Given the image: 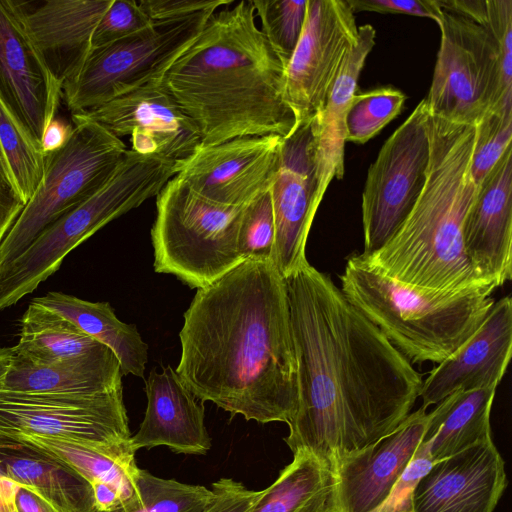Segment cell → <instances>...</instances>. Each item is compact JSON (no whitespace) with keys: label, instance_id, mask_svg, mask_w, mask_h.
<instances>
[{"label":"cell","instance_id":"6da1fadb","mask_svg":"<svg viewBox=\"0 0 512 512\" xmlns=\"http://www.w3.org/2000/svg\"><path fill=\"white\" fill-rule=\"evenodd\" d=\"M297 364V408L285 442L333 468L411 413L422 375L310 263L284 278Z\"/></svg>","mask_w":512,"mask_h":512},{"label":"cell","instance_id":"7a4b0ae2","mask_svg":"<svg viewBox=\"0 0 512 512\" xmlns=\"http://www.w3.org/2000/svg\"><path fill=\"white\" fill-rule=\"evenodd\" d=\"M179 333L175 371L201 401L258 423H289L297 364L284 278L272 261L245 260L197 289Z\"/></svg>","mask_w":512,"mask_h":512},{"label":"cell","instance_id":"3957f363","mask_svg":"<svg viewBox=\"0 0 512 512\" xmlns=\"http://www.w3.org/2000/svg\"><path fill=\"white\" fill-rule=\"evenodd\" d=\"M285 65L256 21L251 0L215 11L160 79L198 128L201 147L296 132L285 101Z\"/></svg>","mask_w":512,"mask_h":512},{"label":"cell","instance_id":"277c9868","mask_svg":"<svg viewBox=\"0 0 512 512\" xmlns=\"http://www.w3.org/2000/svg\"><path fill=\"white\" fill-rule=\"evenodd\" d=\"M430 157L422 192L412 211L379 250L359 255L366 266L434 296H455L486 286L466 255L463 225L478 186L471 175L476 125L428 113Z\"/></svg>","mask_w":512,"mask_h":512},{"label":"cell","instance_id":"5b68a950","mask_svg":"<svg viewBox=\"0 0 512 512\" xmlns=\"http://www.w3.org/2000/svg\"><path fill=\"white\" fill-rule=\"evenodd\" d=\"M347 300L411 363L439 364L459 350L483 323L492 290L434 296L375 272L359 255L340 276Z\"/></svg>","mask_w":512,"mask_h":512},{"label":"cell","instance_id":"8992f818","mask_svg":"<svg viewBox=\"0 0 512 512\" xmlns=\"http://www.w3.org/2000/svg\"><path fill=\"white\" fill-rule=\"evenodd\" d=\"M177 164L128 149L109 180L46 227L14 260L0 267V310L16 304L56 272L69 252L112 220L157 196Z\"/></svg>","mask_w":512,"mask_h":512},{"label":"cell","instance_id":"52a82bcc","mask_svg":"<svg viewBox=\"0 0 512 512\" xmlns=\"http://www.w3.org/2000/svg\"><path fill=\"white\" fill-rule=\"evenodd\" d=\"M438 1L441 42L424 99L428 113L477 125L487 112L512 111V52L483 21Z\"/></svg>","mask_w":512,"mask_h":512},{"label":"cell","instance_id":"ba28073f","mask_svg":"<svg viewBox=\"0 0 512 512\" xmlns=\"http://www.w3.org/2000/svg\"><path fill=\"white\" fill-rule=\"evenodd\" d=\"M245 206L210 201L175 175L156 196L154 271L200 289L232 270L243 262L237 238Z\"/></svg>","mask_w":512,"mask_h":512},{"label":"cell","instance_id":"9c48e42d","mask_svg":"<svg viewBox=\"0 0 512 512\" xmlns=\"http://www.w3.org/2000/svg\"><path fill=\"white\" fill-rule=\"evenodd\" d=\"M67 144L45 157L35 193L0 243V267L18 257L50 224L72 210L113 175L128 148L99 123L72 114Z\"/></svg>","mask_w":512,"mask_h":512},{"label":"cell","instance_id":"30bf717a","mask_svg":"<svg viewBox=\"0 0 512 512\" xmlns=\"http://www.w3.org/2000/svg\"><path fill=\"white\" fill-rule=\"evenodd\" d=\"M217 10L155 21L139 33L91 50L62 77L61 98L67 108L72 114L83 113L160 81Z\"/></svg>","mask_w":512,"mask_h":512},{"label":"cell","instance_id":"8fae6325","mask_svg":"<svg viewBox=\"0 0 512 512\" xmlns=\"http://www.w3.org/2000/svg\"><path fill=\"white\" fill-rule=\"evenodd\" d=\"M427 117L423 99L385 141L368 169L361 205L363 257L395 235L422 192L430 157Z\"/></svg>","mask_w":512,"mask_h":512},{"label":"cell","instance_id":"7c38bea8","mask_svg":"<svg viewBox=\"0 0 512 512\" xmlns=\"http://www.w3.org/2000/svg\"><path fill=\"white\" fill-rule=\"evenodd\" d=\"M28 433L98 449L130 442L123 390L97 395L0 392V435Z\"/></svg>","mask_w":512,"mask_h":512},{"label":"cell","instance_id":"4fadbf2b","mask_svg":"<svg viewBox=\"0 0 512 512\" xmlns=\"http://www.w3.org/2000/svg\"><path fill=\"white\" fill-rule=\"evenodd\" d=\"M358 37L348 0H307L296 48L286 66L284 97L296 131L322 109L344 57Z\"/></svg>","mask_w":512,"mask_h":512},{"label":"cell","instance_id":"5bb4252c","mask_svg":"<svg viewBox=\"0 0 512 512\" xmlns=\"http://www.w3.org/2000/svg\"><path fill=\"white\" fill-rule=\"evenodd\" d=\"M77 115L129 136L131 150L141 155L180 164L201 147L197 126L159 81Z\"/></svg>","mask_w":512,"mask_h":512},{"label":"cell","instance_id":"9a60e30c","mask_svg":"<svg viewBox=\"0 0 512 512\" xmlns=\"http://www.w3.org/2000/svg\"><path fill=\"white\" fill-rule=\"evenodd\" d=\"M283 142L277 135L247 136L200 147L178 164L176 176L210 201L245 206L270 189Z\"/></svg>","mask_w":512,"mask_h":512},{"label":"cell","instance_id":"2e32d148","mask_svg":"<svg viewBox=\"0 0 512 512\" xmlns=\"http://www.w3.org/2000/svg\"><path fill=\"white\" fill-rule=\"evenodd\" d=\"M25 5L0 0V90L40 144L62 99V81L30 34Z\"/></svg>","mask_w":512,"mask_h":512},{"label":"cell","instance_id":"e0dca14e","mask_svg":"<svg viewBox=\"0 0 512 512\" xmlns=\"http://www.w3.org/2000/svg\"><path fill=\"white\" fill-rule=\"evenodd\" d=\"M420 407L376 442L345 455L332 468L336 512H378L413 459L429 423Z\"/></svg>","mask_w":512,"mask_h":512},{"label":"cell","instance_id":"ac0fdd59","mask_svg":"<svg viewBox=\"0 0 512 512\" xmlns=\"http://www.w3.org/2000/svg\"><path fill=\"white\" fill-rule=\"evenodd\" d=\"M506 486L491 437L433 463L412 490L411 512H493Z\"/></svg>","mask_w":512,"mask_h":512},{"label":"cell","instance_id":"d6986e66","mask_svg":"<svg viewBox=\"0 0 512 512\" xmlns=\"http://www.w3.org/2000/svg\"><path fill=\"white\" fill-rule=\"evenodd\" d=\"M274 221L273 263L283 278L308 264L306 243L317 209L309 125L284 139L281 160L270 186Z\"/></svg>","mask_w":512,"mask_h":512},{"label":"cell","instance_id":"ffe728a7","mask_svg":"<svg viewBox=\"0 0 512 512\" xmlns=\"http://www.w3.org/2000/svg\"><path fill=\"white\" fill-rule=\"evenodd\" d=\"M466 255L494 290L512 277V146L478 186L463 225Z\"/></svg>","mask_w":512,"mask_h":512},{"label":"cell","instance_id":"44dd1931","mask_svg":"<svg viewBox=\"0 0 512 512\" xmlns=\"http://www.w3.org/2000/svg\"><path fill=\"white\" fill-rule=\"evenodd\" d=\"M512 356V300L495 301L487 317L453 355L434 367L423 381L422 408L459 392L498 386Z\"/></svg>","mask_w":512,"mask_h":512},{"label":"cell","instance_id":"7402d4cb","mask_svg":"<svg viewBox=\"0 0 512 512\" xmlns=\"http://www.w3.org/2000/svg\"><path fill=\"white\" fill-rule=\"evenodd\" d=\"M147 407L138 431L130 437L135 451L167 446L176 453L203 455L211 448L204 406L170 365L152 369L145 381Z\"/></svg>","mask_w":512,"mask_h":512},{"label":"cell","instance_id":"603a6c76","mask_svg":"<svg viewBox=\"0 0 512 512\" xmlns=\"http://www.w3.org/2000/svg\"><path fill=\"white\" fill-rule=\"evenodd\" d=\"M375 37L371 25L358 27L356 42L344 57L322 109L309 124L314 168L313 204L317 210L331 181L342 179L344 175L346 114L366 58L375 45Z\"/></svg>","mask_w":512,"mask_h":512},{"label":"cell","instance_id":"cb8c5ba5","mask_svg":"<svg viewBox=\"0 0 512 512\" xmlns=\"http://www.w3.org/2000/svg\"><path fill=\"white\" fill-rule=\"evenodd\" d=\"M120 363L111 349L80 358L35 364L14 354L2 391L97 395L123 390Z\"/></svg>","mask_w":512,"mask_h":512},{"label":"cell","instance_id":"d4e9b609","mask_svg":"<svg viewBox=\"0 0 512 512\" xmlns=\"http://www.w3.org/2000/svg\"><path fill=\"white\" fill-rule=\"evenodd\" d=\"M113 0H52L32 11L26 23L48 64L62 77L90 52L91 39Z\"/></svg>","mask_w":512,"mask_h":512},{"label":"cell","instance_id":"484cf974","mask_svg":"<svg viewBox=\"0 0 512 512\" xmlns=\"http://www.w3.org/2000/svg\"><path fill=\"white\" fill-rule=\"evenodd\" d=\"M0 446L28 451L72 470L89 483L100 481L116 487L123 504L136 496L139 469L131 443L98 449L64 439L28 433L0 435ZM122 504V505H123Z\"/></svg>","mask_w":512,"mask_h":512},{"label":"cell","instance_id":"4316f807","mask_svg":"<svg viewBox=\"0 0 512 512\" xmlns=\"http://www.w3.org/2000/svg\"><path fill=\"white\" fill-rule=\"evenodd\" d=\"M497 386L456 392L429 413V423L414 457L432 463L491 438L490 414Z\"/></svg>","mask_w":512,"mask_h":512},{"label":"cell","instance_id":"83f0119b","mask_svg":"<svg viewBox=\"0 0 512 512\" xmlns=\"http://www.w3.org/2000/svg\"><path fill=\"white\" fill-rule=\"evenodd\" d=\"M72 322L82 332L110 348L123 375L144 378L148 344L137 327L120 321L108 302H90L61 292H48L32 300Z\"/></svg>","mask_w":512,"mask_h":512},{"label":"cell","instance_id":"f1b7e54d","mask_svg":"<svg viewBox=\"0 0 512 512\" xmlns=\"http://www.w3.org/2000/svg\"><path fill=\"white\" fill-rule=\"evenodd\" d=\"M293 455L274 483L258 491L248 512H336L330 465L305 449Z\"/></svg>","mask_w":512,"mask_h":512},{"label":"cell","instance_id":"f546056e","mask_svg":"<svg viewBox=\"0 0 512 512\" xmlns=\"http://www.w3.org/2000/svg\"><path fill=\"white\" fill-rule=\"evenodd\" d=\"M0 470L57 512H94L90 483L51 459L0 446Z\"/></svg>","mask_w":512,"mask_h":512},{"label":"cell","instance_id":"4dcf8cb0","mask_svg":"<svg viewBox=\"0 0 512 512\" xmlns=\"http://www.w3.org/2000/svg\"><path fill=\"white\" fill-rule=\"evenodd\" d=\"M19 323L14 354L35 364L72 360L108 349L66 318L32 301Z\"/></svg>","mask_w":512,"mask_h":512},{"label":"cell","instance_id":"1f68e13d","mask_svg":"<svg viewBox=\"0 0 512 512\" xmlns=\"http://www.w3.org/2000/svg\"><path fill=\"white\" fill-rule=\"evenodd\" d=\"M0 153L8 183L25 205L42 180L45 157L40 144L16 114L0 90Z\"/></svg>","mask_w":512,"mask_h":512},{"label":"cell","instance_id":"d6a6232c","mask_svg":"<svg viewBox=\"0 0 512 512\" xmlns=\"http://www.w3.org/2000/svg\"><path fill=\"white\" fill-rule=\"evenodd\" d=\"M213 491L174 479H163L139 469L136 496L111 512H206Z\"/></svg>","mask_w":512,"mask_h":512},{"label":"cell","instance_id":"836d02e7","mask_svg":"<svg viewBox=\"0 0 512 512\" xmlns=\"http://www.w3.org/2000/svg\"><path fill=\"white\" fill-rule=\"evenodd\" d=\"M405 100L403 92L391 87L355 93L346 114V142L366 143L401 113Z\"/></svg>","mask_w":512,"mask_h":512},{"label":"cell","instance_id":"e575fe53","mask_svg":"<svg viewBox=\"0 0 512 512\" xmlns=\"http://www.w3.org/2000/svg\"><path fill=\"white\" fill-rule=\"evenodd\" d=\"M255 15L273 51L287 66L299 41L307 0H251Z\"/></svg>","mask_w":512,"mask_h":512},{"label":"cell","instance_id":"d590c367","mask_svg":"<svg viewBox=\"0 0 512 512\" xmlns=\"http://www.w3.org/2000/svg\"><path fill=\"white\" fill-rule=\"evenodd\" d=\"M237 246L243 261L273 262L275 221L270 189L244 207Z\"/></svg>","mask_w":512,"mask_h":512},{"label":"cell","instance_id":"8d00e7d4","mask_svg":"<svg viewBox=\"0 0 512 512\" xmlns=\"http://www.w3.org/2000/svg\"><path fill=\"white\" fill-rule=\"evenodd\" d=\"M476 128L471 175L475 184L479 186L511 146L512 111L487 112Z\"/></svg>","mask_w":512,"mask_h":512},{"label":"cell","instance_id":"74e56055","mask_svg":"<svg viewBox=\"0 0 512 512\" xmlns=\"http://www.w3.org/2000/svg\"><path fill=\"white\" fill-rule=\"evenodd\" d=\"M153 23L138 1L113 0L95 28L90 51L139 33Z\"/></svg>","mask_w":512,"mask_h":512},{"label":"cell","instance_id":"f35d334b","mask_svg":"<svg viewBox=\"0 0 512 512\" xmlns=\"http://www.w3.org/2000/svg\"><path fill=\"white\" fill-rule=\"evenodd\" d=\"M354 12L372 11L378 13L407 14L434 20L442 18L438 0H348Z\"/></svg>","mask_w":512,"mask_h":512},{"label":"cell","instance_id":"ab89813d","mask_svg":"<svg viewBox=\"0 0 512 512\" xmlns=\"http://www.w3.org/2000/svg\"><path fill=\"white\" fill-rule=\"evenodd\" d=\"M233 4L232 0H141L139 5L152 21L176 19Z\"/></svg>","mask_w":512,"mask_h":512},{"label":"cell","instance_id":"60d3db41","mask_svg":"<svg viewBox=\"0 0 512 512\" xmlns=\"http://www.w3.org/2000/svg\"><path fill=\"white\" fill-rule=\"evenodd\" d=\"M213 501L206 512H248L258 491L246 488L241 482L221 478L212 484Z\"/></svg>","mask_w":512,"mask_h":512},{"label":"cell","instance_id":"b9f144b4","mask_svg":"<svg viewBox=\"0 0 512 512\" xmlns=\"http://www.w3.org/2000/svg\"><path fill=\"white\" fill-rule=\"evenodd\" d=\"M432 464L426 457H413L391 496L378 512H411L412 490Z\"/></svg>","mask_w":512,"mask_h":512},{"label":"cell","instance_id":"7bdbcfd3","mask_svg":"<svg viewBox=\"0 0 512 512\" xmlns=\"http://www.w3.org/2000/svg\"><path fill=\"white\" fill-rule=\"evenodd\" d=\"M72 131L73 124L56 115L47 124L40 139V149L44 157L63 148L69 141Z\"/></svg>","mask_w":512,"mask_h":512},{"label":"cell","instance_id":"ee69618b","mask_svg":"<svg viewBox=\"0 0 512 512\" xmlns=\"http://www.w3.org/2000/svg\"><path fill=\"white\" fill-rule=\"evenodd\" d=\"M24 208L8 183L0 176V243Z\"/></svg>","mask_w":512,"mask_h":512},{"label":"cell","instance_id":"f6af8a7d","mask_svg":"<svg viewBox=\"0 0 512 512\" xmlns=\"http://www.w3.org/2000/svg\"><path fill=\"white\" fill-rule=\"evenodd\" d=\"M90 485L94 512H111L122 506L123 498L116 487L100 481H93Z\"/></svg>","mask_w":512,"mask_h":512},{"label":"cell","instance_id":"bcb514c9","mask_svg":"<svg viewBox=\"0 0 512 512\" xmlns=\"http://www.w3.org/2000/svg\"><path fill=\"white\" fill-rule=\"evenodd\" d=\"M18 512H57L30 490L19 486L16 494Z\"/></svg>","mask_w":512,"mask_h":512},{"label":"cell","instance_id":"7dc6e473","mask_svg":"<svg viewBox=\"0 0 512 512\" xmlns=\"http://www.w3.org/2000/svg\"><path fill=\"white\" fill-rule=\"evenodd\" d=\"M19 485L0 470V512H18L16 494Z\"/></svg>","mask_w":512,"mask_h":512},{"label":"cell","instance_id":"c3c4849f","mask_svg":"<svg viewBox=\"0 0 512 512\" xmlns=\"http://www.w3.org/2000/svg\"><path fill=\"white\" fill-rule=\"evenodd\" d=\"M13 358V347H0V392L4 388L6 374Z\"/></svg>","mask_w":512,"mask_h":512},{"label":"cell","instance_id":"681fc988","mask_svg":"<svg viewBox=\"0 0 512 512\" xmlns=\"http://www.w3.org/2000/svg\"><path fill=\"white\" fill-rule=\"evenodd\" d=\"M0 176L8 183V175L3 157L0 153ZM9 185V183H8Z\"/></svg>","mask_w":512,"mask_h":512}]
</instances>
